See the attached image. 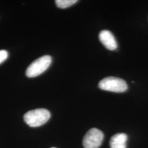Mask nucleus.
<instances>
[{
    "label": "nucleus",
    "instance_id": "nucleus-4",
    "mask_svg": "<svg viewBox=\"0 0 148 148\" xmlns=\"http://www.w3.org/2000/svg\"><path fill=\"white\" fill-rule=\"evenodd\" d=\"M103 140V134L97 128H91L86 132L83 138L84 148H99Z\"/></svg>",
    "mask_w": 148,
    "mask_h": 148
},
{
    "label": "nucleus",
    "instance_id": "nucleus-7",
    "mask_svg": "<svg viewBox=\"0 0 148 148\" xmlns=\"http://www.w3.org/2000/svg\"><path fill=\"white\" fill-rule=\"evenodd\" d=\"M77 2V0H56L55 1L56 5L60 8H69Z\"/></svg>",
    "mask_w": 148,
    "mask_h": 148
},
{
    "label": "nucleus",
    "instance_id": "nucleus-8",
    "mask_svg": "<svg viewBox=\"0 0 148 148\" xmlns=\"http://www.w3.org/2000/svg\"><path fill=\"white\" fill-rule=\"evenodd\" d=\"M8 56V51L5 50H0V64L6 60Z\"/></svg>",
    "mask_w": 148,
    "mask_h": 148
},
{
    "label": "nucleus",
    "instance_id": "nucleus-1",
    "mask_svg": "<svg viewBox=\"0 0 148 148\" xmlns=\"http://www.w3.org/2000/svg\"><path fill=\"white\" fill-rule=\"evenodd\" d=\"M50 116V112L47 109L38 108L27 112L24 114L23 119L29 126L36 127L47 123Z\"/></svg>",
    "mask_w": 148,
    "mask_h": 148
},
{
    "label": "nucleus",
    "instance_id": "nucleus-6",
    "mask_svg": "<svg viewBox=\"0 0 148 148\" xmlns=\"http://www.w3.org/2000/svg\"><path fill=\"white\" fill-rule=\"evenodd\" d=\"M127 140V136L124 133H118L114 134L110 138V148H126Z\"/></svg>",
    "mask_w": 148,
    "mask_h": 148
},
{
    "label": "nucleus",
    "instance_id": "nucleus-3",
    "mask_svg": "<svg viewBox=\"0 0 148 148\" xmlns=\"http://www.w3.org/2000/svg\"><path fill=\"white\" fill-rule=\"evenodd\" d=\"M51 61V57L47 55L36 59L27 68L26 75L28 77H34L40 75L49 68Z\"/></svg>",
    "mask_w": 148,
    "mask_h": 148
},
{
    "label": "nucleus",
    "instance_id": "nucleus-9",
    "mask_svg": "<svg viewBox=\"0 0 148 148\" xmlns=\"http://www.w3.org/2000/svg\"><path fill=\"white\" fill-rule=\"evenodd\" d=\"M51 148H56V147H51Z\"/></svg>",
    "mask_w": 148,
    "mask_h": 148
},
{
    "label": "nucleus",
    "instance_id": "nucleus-5",
    "mask_svg": "<svg viewBox=\"0 0 148 148\" xmlns=\"http://www.w3.org/2000/svg\"><path fill=\"white\" fill-rule=\"evenodd\" d=\"M99 38L104 47H106L109 50H115L117 47V43L115 38L110 31L106 29L101 31L99 34Z\"/></svg>",
    "mask_w": 148,
    "mask_h": 148
},
{
    "label": "nucleus",
    "instance_id": "nucleus-2",
    "mask_svg": "<svg viewBox=\"0 0 148 148\" xmlns=\"http://www.w3.org/2000/svg\"><path fill=\"white\" fill-rule=\"evenodd\" d=\"M101 90L115 92H123L127 89V84L124 79L116 77H107L99 82Z\"/></svg>",
    "mask_w": 148,
    "mask_h": 148
}]
</instances>
